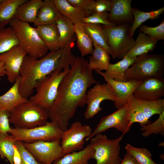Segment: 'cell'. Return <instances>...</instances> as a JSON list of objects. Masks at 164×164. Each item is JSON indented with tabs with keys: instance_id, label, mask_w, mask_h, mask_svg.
<instances>
[{
	"instance_id": "cell-1",
	"label": "cell",
	"mask_w": 164,
	"mask_h": 164,
	"mask_svg": "<svg viewBox=\"0 0 164 164\" xmlns=\"http://www.w3.org/2000/svg\"><path fill=\"white\" fill-rule=\"evenodd\" d=\"M92 71L87 60L77 56L60 84L56 97L48 112L51 121L63 131L68 128L77 108L86 104L87 89L98 82Z\"/></svg>"
},
{
	"instance_id": "cell-2",
	"label": "cell",
	"mask_w": 164,
	"mask_h": 164,
	"mask_svg": "<svg viewBox=\"0 0 164 164\" xmlns=\"http://www.w3.org/2000/svg\"><path fill=\"white\" fill-rule=\"evenodd\" d=\"M73 46L70 45L50 52L40 59L26 55L20 71L19 89L22 96L28 98L40 81L54 71L70 69L76 58L71 51Z\"/></svg>"
},
{
	"instance_id": "cell-3",
	"label": "cell",
	"mask_w": 164,
	"mask_h": 164,
	"mask_svg": "<svg viewBox=\"0 0 164 164\" xmlns=\"http://www.w3.org/2000/svg\"><path fill=\"white\" fill-rule=\"evenodd\" d=\"M10 26L13 29L19 42V45L27 55L40 59L47 54L48 50L41 39L36 28L29 23L20 21L14 18L10 22Z\"/></svg>"
},
{
	"instance_id": "cell-4",
	"label": "cell",
	"mask_w": 164,
	"mask_h": 164,
	"mask_svg": "<svg viewBox=\"0 0 164 164\" xmlns=\"http://www.w3.org/2000/svg\"><path fill=\"white\" fill-rule=\"evenodd\" d=\"M164 57L160 54H145L138 56L125 73L128 80L143 81L153 77H163Z\"/></svg>"
},
{
	"instance_id": "cell-5",
	"label": "cell",
	"mask_w": 164,
	"mask_h": 164,
	"mask_svg": "<svg viewBox=\"0 0 164 164\" xmlns=\"http://www.w3.org/2000/svg\"><path fill=\"white\" fill-rule=\"evenodd\" d=\"M9 113V123L17 128L28 129L41 126L49 118L48 111L29 100Z\"/></svg>"
},
{
	"instance_id": "cell-6",
	"label": "cell",
	"mask_w": 164,
	"mask_h": 164,
	"mask_svg": "<svg viewBox=\"0 0 164 164\" xmlns=\"http://www.w3.org/2000/svg\"><path fill=\"white\" fill-rule=\"evenodd\" d=\"M113 59H122L134 46L135 40L130 34L129 24L101 26Z\"/></svg>"
},
{
	"instance_id": "cell-7",
	"label": "cell",
	"mask_w": 164,
	"mask_h": 164,
	"mask_svg": "<svg viewBox=\"0 0 164 164\" xmlns=\"http://www.w3.org/2000/svg\"><path fill=\"white\" fill-rule=\"evenodd\" d=\"M70 70H57L44 78L35 88L36 94L29 100L48 111L56 97L62 80Z\"/></svg>"
},
{
	"instance_id": "cell-8",
	"label": "cell",
	"mask_w": 164,
	"mask_h": 164,
	"mask_svg": "<svg viewBox=\"0 0 164 164\" xmlns=\"http://www.w3.org/2000/svg\"><path fill=\"white\" fill-rule=\"evenodd\" d=\"M124 135L111 139L99 133L90 139L89 144L94 150L93 158L96 164H120L122 160L120 142Z\"/></svg>"
},
{
	"instance_id": "cell-9",
	"label": "cell",
	"mask_w": 164,
	"mask_h": 164,
	"mask_svg": "<svg viewBox=\"0 0 164 164\" xmlns=\"http://www.w3.org/2000/svg\"><path fill=\"white\" fill-rule=\"evenodd\" d=\"M63 131L55 123L47 121L44 125L34 128H12L8 134L17 141L31 143L39 140L52 141L61 140Z\"/></svg>"
},
{
	"instance_id": "cell-10",
	"label": "cell",
	"mask_w": 164,
	"mask_h": 164,
	"mask_svg": "<svg viewBox=\"0 0 164 164\" xmlns=\"http://www.w3.org/2000/svg\"><path fill=\"white\" fill-rule=\"evenodd\" d=\"M130 105L128 102L117 110L102 117L95 129L85 141H87L96 135L101 133L111 128H114L124 135L130 130L132 125L129 120Z\"/></svg>"
},
{
	"instance_id": "cell-11",
	"label": "cell",
	"mask_w": 164,
	"mask_h": 164,
	"mask_svg": "<svg viewBox=\"0 0 164 164\" xmlns=\"http://www.w3.org/2000/svg\"><path fill=\"white\" fill-rule=\"evenodd\" d=\"M92 132L90 125H83L79 121L72 124L70 127L63 131L60 143L64 155L74 151L82 149L85 140Z\"/></svg>"
},
{
	"instance_id": "cell-12",
	"label": "cell",
	"mask_w": 164,
	"mask_h": 164,
	"mask_svg": "<svg viewBox=\"0 0 164 164\" xmlns=\"http://www.w3.org/2000/svg\"><path fill=\"white\" fill-rule=\"evenodd\" d=\"M23 143L36 159L42 164H52L55 160L64 155L60 140H39L31 143L23 142Z\"/></svg>"
},
{
	"instance_id": "cell-13",
	"label": "cell",
	"mask_w": 164,
	"mask_h": 164,
	"mask_svg": "<svg viewBox=\"0 0 164 164\" xmlns=\"http://www.w3.org/2000/svg\"><path fill=\"white\" fill-rule=\"evenodd\" d=\"M87 105L84 117L86 119L93 117L102 109L101 102L109 100L114 102L115 97L109 85L107 83L100 84L98 82L87 91Z\"/></svg>"
},
{
	"instance_id": "cell-14",
	"label": "cell",
	"mask_w": 164,
	"mask_h": 164,
	"mask_svg": "<svg viewBox=\"0 0 164 164\" xmlns=\"http://www.w3.org/2000/svg\"><path fill=\"white\" fill-rule=\"evenodd\" d=\"M101 75L113 91L115 97L114 105L117 109L127 103L133 96V92L141 84L142 81L128 80L125 82H120L114 80L106 75L103 72L97 69L94 70Z\"/></svg>"
},
{
	"instance_id": "cell-15",
	"label": "cell",
	"mask_w": 164,
	"mask_h": 164,
	"mask_svg": "<svg viewBox=\"0 0 164 164\" xmlns=\"http://www.w3.org/2000/svg\"><path fill=\"white\" fill-rule=\"evenodd\" d=\"M26 55V52L19 45L0 54V61L4 64L5 75L10 83L14 84L19 77L20 69Z\"/></svg>"
},
{
	"instance_id": "cell-16",
	"label": "cell",
	"mask_w": 164,
	"mask_h": 164,
	"mask_svg": "<svg viewBox=\"0 0 164 164\" xmlns=\"http://www.w3.org/2000/svg\"><path fill=\"white\" fill-rule=\"evenodd\" d=\"M133 96L138 99L149 101L157 100L164 96V78L151 77L142 81L136 88Z\"/></svg>"
},
{
	"instance_id": "cell-17",
	"label": "cell",
	"mask_w": 164,
	"mask_h": 164,
	"mask_svg": "<svg viewBox=\"0 0 164 164\" xmlns=\"http://www.w3.org/2000/svg\"><path fill=\"white\" fill-rule=\"evenodd\" d=\"M108 21L116 25L133 23L131 0H112Z\"/></svg>"
},
{
	"instance_id": "cell-18",
	"label": "cell",
	"mask_w": 164,
	"mask_h": 164,
	"mask_svg": "<svg viewBox=\"0 0 164 164\" xmlns=\"http://www.w3.org/2000/svg\"><path fill=\"white\" fill-rule=\"evenodd\" d=\"M20 81L19 77L12 87L0 96V109L10 112L16 107L29 101L28 98L24 97L19 92Z\"/></svg>"
},
{
	"instance_id": "cell-19",
	"label": "cell",
	"mask_w": 164,
	"mask_h": 164,
	"mask_svg": "<svg viewBox=\"0 0 164 164\" xmlns=\"http://www.w3.org/2000/svg\"><path fill=\"white\" fill-rule=\"evenodd\" d=\"M55 23L59 34L60 49L74 45L77 38L73 23L69 19L61 15Z\"/></svg>"
},
{
	"instance_id": "cell-20",
	"label": "cell",
	"mask_w": 164,
	"mask_h": 164,
	"mask_svg": "<svg viewBox=\"0 0 164 164\" xmlns=\"http://www.w3.org/2000/svg\"><path fill=\"white\" fill-rule=\"evenodd\" d=\"M60 15L52 0H45L43 1L33 23L37 27L55 23Z\"/></svg>"
},
{
	"instance_id": "cell-21",
	"label": "cell",
	"mask_w": 164,
	"mask_h": 164,
	"mask_svg": "<svg viewBox=\"0 0 164 164\" xmlns=\"http://www.w3.org/2000/svg\"><path fill=\"white\" fill-rule=\"evenodd\" d=\"M36 29L48 50L52 52L60 49L59 46V34L55 22L38 26Z\"/></svg>"
},
{
	"instance_id": "cell-22",
	"label": "cell",
	"mask_w": 164,
	"mask_h": 164,
	"mask_svg": "<svg viewBox=\"0 0 164 164\" xmlns=\"http://www.w3.org/2000/svg\"><path fill=\"white\" fill-rule=\"evenodd\" d=\"M158 41L157 39L140 32L135 40L134 46L125 56L134 58L142 54H148L154 50Z\"/></svg>"
},
{
	"instance_id": "cell-23",
	"label": "cell",
	"mask_w": 164,
	"mask_h": 164,
	"mask_svg": "<svg viewBox=\"0 0 164 164\" xmlns=\"http://www.w3.org/2000/svg\"><path fill=\"white\" fill-rule=\"evenodd\" d=\"M94 154V150L89 144L80 150L65 155L52 164H88L89 161L93 158Z\"/></svg>"
},
{
	"instance_id": "cell-24",
	"label": "cell",
	"mask_w": 164,
	"mask_h": 164,
	"mask_svg": "<svg viewBox=\"0 0 164 164\" xmlns=\"http://www.w3.org/2000/svg\"><path fill=\"white\" fill-rule=\"evenodd\" d=\"M43 2L42 0H27L18 8L14 18L22 22L33 23Z\"/></svg>"
},
{
	"instance_id": "cell-25",
	"label": "cell",
	"mask_w": 164,
	"mask_h": 164,
	"mask_svg": "<svg viewBox=\"0 0 164 164\" xmlns=\"http://www.w3.org/2000/svg\"><path fill=\"white\" fill-rule=\"evenodd\" d=\"M77 44L81 57L91 54L94 50L93 43L84 28V24L80 22L74 24Z\"/></svg>"
},
{
	"instance_id": "cell-26",
	"label": "cell",
	"mask_w": 164,
	"mask_h": 164,
	"mask_svg": "<svg viewBox=\"0 0 164 164\" xmlns=\"http://www.w3.org/2000/svg\"><path fill=\"white\" fill-rule=\"evenodd\" d=\"M60 14L69 19L74 24L81 22L87 17L82 10L71 5L67 0H52Z\"/></svg>"
},
{
	"instance_id": "cell-27",
	"label": "cell",
	"mask_w": 164,
	"mask_h": 164,
	"mask_svg": "<svg viewBox=\"0 0 164 164\" xmlns=\"http://www.w3.org/2000/svg\"><path fill=\"white\" fill-rule=\"evenodd\" d=\"M136 58H131L125 56L117 63H110L107 70L104 73L107 76L117 81H127L128 80L125 76V72L134 63Z\"/></svg>"
},
{
	"instance_id": "cell-28",
	"label": "cell",
	"mask_w": 164,
	"mask_h": 164,
	"mask_svg": "<svg viewBox=\"0 0 164 164\" xmlns=\"http://www.w3.org/2000/svg\"><path fill=\"white\" fill-rule=\"evenodd\" d=\"M94 50L89 58L88 66L92 70L97 69L106 71L110 63V57L107 51L96 44H94Z\"/></svg>"
},
{
	"instance_id": "cell-29",
	"label": "cell",
	"mask_w": 164,
	"mask_h": 164,
	"mask_svg": "<svg viewBox=\"0 0 164 164\" xmlns=\"http://www.w3.org/2000/svg\"><path fill=\"white\" fill-rule=\"evenodd\" d=\"M27 0H1L0 1V28L5 27L15 17L18 8Z\"/></svg>"
},
{
	"instance_id": "cell-30",
	"label": "cell",
	"mask_w": 164,
	"mask_h": 164,
	"mask_svg": "<svg viewBox=\"0 0 164 164\" xmlns=\"http://www.w3.org/2000/svg\"><path fill=\"white\" fill-rule=\"evenodd\" d=\"M142 114L146 119H149L154 114L160 115L164 111V99L149 101L141 100L133 97Z\"/></svg>"
},
{
	"instance_id": "cell-31",
	"label": "cell",
	"mask_w": 164,
	"mask_h": 164,
	"mask_svg": "<svg viewBox=\"0 0 164 164\" xmlns=\"http://www.w3.org/2000/svg\"><path fill=\"white\" fill-rule=\"evenodd\" d=\"M84 27L93 45L96 44L103 48L111 55V50L107 43V36L101 25L84 24Z\"/></svg>"
},
{
	"instance_id": "cell-32",
	"label": "cell",
	"mask_w": 164,
	"mask_h": 164,
	"mask_svg": "<svg viewBox=\"0 0 164 164\" xmlns=\"http://www.w3.org/2000/svg\"><path fill=\"white\" fill-rule=\"evenodd\" d=\"M132 11L134 18L132 25L130 28V35L133 37L136 29L142 23L148 19H153L158 18L163 14L164 11V7L156 10L149 12H145L139 9L132 8Z\"/></svg>"
},
{
	"instance_id": "cell-33",
	"label": "cell",
	"mask_w": 164,
	"mask_h": 164,
	"mask_svg": "<svg viewBox=\"0 0 164 164\" xmlns=\"http://www.w3.org/2000/svg\"><path fill=\"white\" fill-rule=\"evenodd\" d=\"M17 141L8 133L0 134V156L6 158L10 164H14L15 146Z\"/></svg>"
},
{
	"instance_id": "cell-34",
	"label": "cell",
	"mask_w": 164,
	"mask_h": 164,
	"mask_svg": "<svg viewBox=\"0 0 164 164\" xmlns=\"http://www.w3.org/2000/svg\"><path fill=\"white\" fill-rule=\"evenodd\" d=\"M19 45V40L11 27L0 28V54Z\"/></svg>"
},
{
	"instance_id": "cell-35",
	"label": "cell",
	"mask_w": 164,
	"mask_h": 164,
	"mask_svg": "<svg viewBox=\"0 0 164 164\" xmlns=\"http://www.w3.org/2000/svg\"><path fill=\"white\" fill-rule=\"evenodd\" d=\"M126 152L132 155L139 164H158L152 158V154L147 149L135 147L129 143L125 147Z\"/></svg>"
},
{
	"instance_id": "cell-36",
	"label": "cell",
	"mask_w": 164,
	"mask_h": 164,
	"mask_svg": "<svg viewBox=\"0 0 164 164\" xmlns=\"http://www.w3.org/2000/svg\"><path fill=\"white\" fill-rule=\"evenodd\" d=\"M144 137H148L154 134H164V111L159 115L158 118L152 123L141 127L140 129Z\"/></svg>"
},
{
	"instance_id": "cell-37",
	"label": "cell",
	"mask_w": 164,
	"mask_h": 164,
	"mask_svg": "<svg viewBox=\"0 0 164 164\" xmlns=\"http://www.w3.org/2000/svg\"><path fill=\"white\" fill-rule=\"evenodd\" d=\"M139 31L150 37L157 39L158 41L164 39V21L155 27H150L141 25L139 27Z\"/></svg>"
},
{
	"instance_id": "cell-38",
	"label": "cell",
	"mask_w": 164,
	"mask_h": 164,
	"mask_svg": "<svg viewBox=\"0 0 164 164\" xmlns=\"http://www.w3.org/2000/svg\"><path fill=\"white\" fill-rule=\"evenodd\" d=\"M15 145L20 155L19 164H42L27 149L22 142L17 141Z\"/></svg>"
},
{
	"instance_id": "cell-39",
	"label": "cell",
	"mask_w": 164,
	"mask_h": 164,
	"mask_svg": "<svg viewBox=\"0 0 164 164\" xmlns=\"http://www.w3.org/2000/svg\"><path fill=\"white\" fill-rule=\"evenodd\" d=\"M108 13L93 12L90 15L84 18L81 22L84 24H102L109 26L115 25L109 22L108 20Z\"/></svg>"
},
{
	"instance_id": "cell-40",
	"label": "cell",
	"mask_w": 164,
	"mask_h": 164,
	"mask_svg": "<svg viewBox=\"0 0 164 164\" xmlns=\"http://www.w3.org/2000/svg\"><path fill=\"white\" fill-rule=\"evenodd\" d=\"M72 5L83 11L87 17L93 13L94 0H67Z\"/></svg>"
},
{
	"instance_id": "cell-41",
	"label": "cell",
	"mask_w": 164,
	"mask_h": 164,
	"mask_svg": "<svg viewBox=\"0 0 164 164\" xmlns=\"http://www.w3.org/2000/svg\"><path fill=\"white\" fill-rule=\"evenodd\" d=\"M10 113L0 109V134L8 133L12 128L9 125Z\"/></svg>"
},
{
	"instance_id": "cell-42",
	"label": "cell",
	"mask_w": 164,
	"mask_h": 164,
	"mask_svg": "<svg viewBox=\"0 0 164 164\" xmlns=\"http://www.w3.org/2000/svg\"><path fill=\"white\" fill-rule=\"evenodd\" d=\"M111 5V0H97L95 1L93 9V12L105 13L110 11Z\"/></svg>"
},
{
	"instance_id": "cell-43",
	"label": "cell",
	"mask_w": 164,
	"mask_h": 164,
	"mask_svg": "<svg viewBox=\"0 0 164 164\" xmlns=\"http://www.w3.org/2000/svg\"><path fill=\"white\" fill-rule=\"evenodd\" d=\"M120 164H139L131 155L126 152Z\"/></svg>"
},
{
	"instance_id": "cell-44",
	"label": "cell",
	"mask_w": 164,
	"mask_h": 164,
	"mask_svg": "<svg viewBox=\"0 0 164 164\" xmlns=\"http://www.w3.org/2000/svg\"><path fill=\"white\" fill-rule=\"evenodd\" d=\"M6 75L3 63L0 61V80L1 78Z\"/></svg>"
},
{
	"instance_id": "cell-45",
	"label": "cell",
	"mask_w": 164,
	"mask_h": 164,
	"mask_svg": "<svg viewBox=\"0 0 164 164\" xmlns=\"http://www.w3.org/2000/svg\"><path fill=\"white\" fill-rule=\"evenodd\" d=\"M1 0H0V1H1Z\"/></svg>"
}]
</instances>
